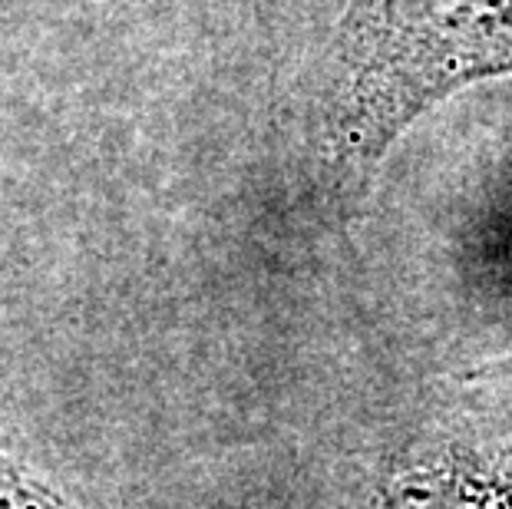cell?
<instances>
[{
    "label": "cell",
    "instance_id": "obj_1",
    "mask_svg": "<svg viewBox=\"0 0 512 509\" xmlns=\"http://www.w3.org/2000/svg\"><path fill=\"white\" fill-rule=\"evenodd\" d=\"M318 113L344 189H364L417 119L479 80L512 77V0H377L337 20Z\"/></svg>",
    "mask_w": 512,
    "mask_h": 509
},
{
    "label": "cell",
    "instance_id": "obj_2",
    "mask_svg": "<svg viewBox=\"0 0 512 509\" xmlns=\"http://www.w3.org/2000/svg\"><path fill=\"white\" fill-rule=\"evenodd\" d=\"M0 509H76V506L0 453Z\"/></svg>",
    "mask_w": 512,
    "mask_h": 509
},
{
    "label": "cell",
    "instance_id": "obj_3",
    "mask_svg": "<svg viewBox=\"0 0 512 509\" xmlns=\"http://www.w3.org/2000/svg\"><path fill=\"white\" fill-rule=\"evenodd\" d=\"M377 0H347V10L341 20H354V17H364L370 7H374Z\"/></svg>",
    "mask_w": 512,
    "mask_h": 509
}]
</instances>
